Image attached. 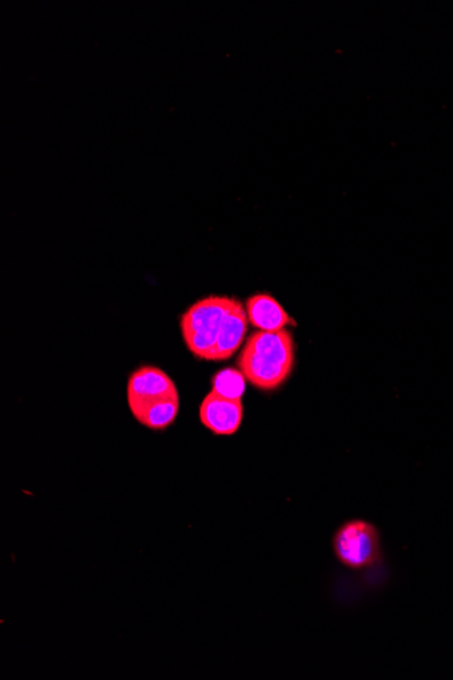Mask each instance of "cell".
<instances>
[{
	"mask_svg": "<svg viewBox=\"0 0 453 680\" xmlns=\"http://www.w3.org/2000/svg\"><path fill=\"white\" fill-rule=\"evenodd\" d=\"M295 365L294 337L287 329L255 331L237 359V369L258 391L275 392L288 381Z\"/></svg>",
	"mask_w": 453,
	"mask_h": 680,
	"instance_id": "6da1fadb",
	"label": "cell"
},
{
	"mask_svg": "<svg viewBox=\"0 0 453 680\" xmlns=\"http://www.w3.org/2000/svg\"><path fill=\"white\" fill-rule=\"evenodd\" d=\"M236 304L230 296H207L191 305L181 318V331L186 347L196 358L209 362L217 347L220 328Z\"/></svg>",
	"mask_w": 453,
	"mask_h": 680,
	"instance_id": "7a4b0ae2",
	"label": "cell"
},
{
	"mask_svg": "<svg viewBox=\"0 0 453 680\" xmlns=\"http://www.w3.org/2000/svg\"><path fill=\"white\" fill-rule=\"evenodd\" d=\"M334 555L352 571H364L379 561L380 536L369 522L351 520L339 528L333 538Z\"/></svg>",
	"mask_w": 453,
	"mask_h": 680,
	"instance_id": "3957f363",
	"label": "cell"
},
{
	"mask_svg": "<svg viewBox=\"0 0 453 680\" xmlns=\"http://www.w3.org/2000/svg\"><path fill=\"white\" fill-rule=\"evenodd\" d=\"M174 395H179L177 387L172 377L161 369L144 365L133 372L128 381L126 401L132 415L155 399L174 397Z\"/></svg>",
	"mask_w": 453,
	"mask_h": 680,
	"instance_id": "277c9868",
	"label": "cell"
},
{
	"mask_svg": "<svg viewBox=\"0 0 453 680\" xmlns=\"http://www.w3.org/2000/svg\"><path fill=\"white\" fill-rule=\"evenodd\" d=\"M200 421L214 435H235L243 421L242 399H226L209 393L200 406Z\"/></svg>",
	"mask_w": 453,
	"mask_h": 680,
	"instance_id": "5b68a950",
	"label": "cell"
},
{
	"mask_svg": "<svg viewBox=\"0 0 453 680\" xmlns=\"http://www.w3.org/2000/svg\"><path fill=\"white\" fill-rule=\"evenodd\" d=\"M247 312L245 306L236 300L231 311L226 314L222 328H220L217 347L209 358V362H224L234 357L245 341L247 333Z\"/></svg>",
	"mask_w": 453,
	"mask_h": 680,
	"instance_id": "8992f818",
	"label": "cell"
},
{
	"mask_svg": "<svg viewBox=\"0 0 453 680\" xmlns=\"http://www.w3.org/2000/svg\"><path fill=\"white\" fill-rule=\"evenodd\" d=\"M245 309L248 322L261 331H278L295 325L284 307L269 294L250 296Z\"/></svg>",
	"mask_w": 453,
	"mask_h": 680,
	"instance_id": "52a82bcc",
	"label": "cell"
},
{
	"mask_svg": "<svg viewBox=\"0 0 453 680\" xmlns=\"http://www.w3.org/2000/svg\"><path fill=\"white\" fill-rule=\"evenodd\" d=\"M179 413V395L155 399L153 403L142 406L133 417L142 426L153 429V431H164L172 426Z\"/></svg>",
	"mask_w": 453,
	"mask_h": 680,
	"instance_id": "ba28073f",
	"label": "cell"
},
{
	"mask_svg": "<svg viewBox=\"0 0 453 680\" xmlns=\"http://www.w3.org/2000/svg\"><path fill=\"white\" fill-rule=\"evenodd\" d=\"M246 377L240 369H224L212 377V392L226 399H242L246 392Z\"/></svg>",
	"mask_w": 453,
	"mask_h": 680,
	"instance_id": "9c48e42d",
	"label": "cell"
}]
</instances>
